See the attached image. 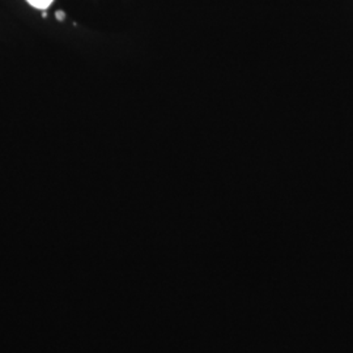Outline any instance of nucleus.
<instances>
[{
    "instance_id": "1",
    "label": "nucleus",
    "mask_w": 353,
    "mask_h": 353,
    "mask_svg": "<svg viewBox=\"0 0 353 353\" xmlns=\"http://www.w3.org/2000/svg\"><path fill=\"white\" fill-rule=\"evenodd\" d=\"M32 7H34V8H37V10H48L49 7L51 6V3L54 1V0H26Z\"/></svg>"
},
{
    "instance_id": "2",
    "label": "nucleus",
    "mask_w": 353,
    "mask_h": 353,
    "mask_svg": "<svg viewBox=\"0 0 353 353\" xmlns=\"http://www.w3.org/2000/svg\"><path fill=\"white\" fill-rule=\"evenodd\" d=\"M55 14H57V20H59V21H63L65 19V13L63 11H57Z\"/></svg>"
}]
</instances>
